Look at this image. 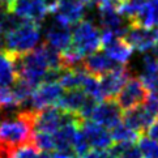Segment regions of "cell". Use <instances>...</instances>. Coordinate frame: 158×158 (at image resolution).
I'll return each mask as SVG.
<instances>
[{
    "instance_id": "obj_3",
    "label": "cell",
    "mask_w": 158,
    "mask_h": 158,
    "mask_svg": "<svg viewBox=\"0 0 158 158\" xmlns=\"http://www.w3.org/2000/svg\"><path fill=\"white\" fill-rule=\"evenodd\" d=\"M101 46H102L101 33L92 21L81 20L73 26L72 47L81 56L86 58L88 55L97 51Z\"/></svg>"
},
{
    "instance_id": "obj_23",
    "label": "cell",
    "mask_w": 158,
    "mask_h": 158,
    "mask_svg": "<svg viewBox=\"0 0 158 158\" xmlns=\"http://www.w3.org/2000/svg\"><path fill=\"white\" fill-rule=\"evenodd\" d=\"M144 136V135H143ZM139 148L145 158H158V141L149 139L148 136L139 139Z\"/></svg>"
},
{
    "instance_id": "obj_25",
    "label": "cell",
    "mask_w": 158,
    "mask_h": 158,
    "mask_svg": "<svg viewBox=\"0 0 158 158\" xmlns=\"http://www.w3.org/2000/svg\"><path fill=\"white\" fill-rule=\"evenodd\" d=\"M141 157H143V153H141L139 145L131 144L129 146H127L116 158H141Z\"/></svg>"
},
{
    "instance_id": "obj_6",
    "label": "cell",
    "mask_w": 158,
    "mask_h": 158,
    "mask_svg": "<svg viewBox=\"0 0 158 158\" xmlns=\"http://www.w3.org/2000/svg\"><path fill=\"white\" fill-rule=\"evenodd\" d=\"M64 88L59 81H44L38 85L34 92L31 93L30 102L33 110L41 111L48 107H54L60 102L61 97L64 95Z\"/></svg>"
},
{
    "instance_id": "obj_16",
    "label": "cell",
    "mask_w": 158,
    "mask_h": 158,
    "mask_svg": "<svg viewBox=\"0 0 158 158\" xmlns=\"http://www.w3.org/2000/svg\"><path fill=\"white\" fill-rule=\"evenodd\" d=\"M157 118L152 116L148 111L145 110V107L141 105L135 107L132 110L124 111L123 115V123L127 127H129L132 131L137 132L139 135H145V132L148 131V128L150 127V124L153 123Z\"/></svg>"
},
{
    "instance_id": "obj_18",
    "label": "cell",
    "mask_w": 158,
    "mask_h": 158,
    "mask_svg": "<svg viewBox=\"0 0 158 158\" xmlns=\"http://www.w3.org/2000/svg\"><path fill=\"white\" fill-rule=\"evenodd\" d=\"M89 99L90 97L82 89H71L64 93L58 106L64 111H68L71 114H75L80 118V114L89 102Z\"/></svg>"
},
{
    "instance_id": "obj_12",
    "label": "cell",
    "mask_w": 158,
    "mask_h": 158,
    "mask_svg": "<svg viewBox=\"0 0 158 158\" xmlns=\"http://www.w3.org/2000/svg\"><path fill=\"white\" fill-rule=\"evenodd\" d=\"M122 109L115 99H106L95 106L90 120L98 123L107 129H112L123 122Z\"/></svg>"
},
{
    "instance_id": "obj_27",
    "label": "cell",
    "mask_w": 158,
    "mask_h": 158,
    "mask_svg": "<svg viewBox=\"0 0 158 158\" xmlns=\"http://www.w3.org/2000/svg\"><path fill=\"white\" fill-rule=\"evenodd\" d=\"M145 136H148L149 139L154 140V141H158V119H156L153 123L150 124L148 131L145 132Z\"/></svg>"
},
{
    "instance_id": "obj_20",
    "label": "cell",
    "mask_w": 158,
    "mask_h": 158,
    "mask_svg": "<svg viewBox=\"0 0 158 158\" xmlns=\"http://www.w3.org/2000/svg\"><path fill=\"white\" fill-rule=\"evenodd\" d=\"M111 137L112 141H115V143H136L141 137V135L132 131L131 128L127 127L122 122L111 129Z\"/></svg>"
},
{
    "instance_id": "obj_10",
    "label": "cell",
    "mask_w": 158,
    "mask_h": 158,
    "mask_svg": "<svg viewBox=\"0 0 158 158\" xmlns=\"http://www.w3.org/2000/svg\"><path fill=\"white\" fill-rule=\"evenodd\" d=\"M50 8L51 13L55 15V19L68 25H76L80 22L88 9L84 0H52Z\"/></svg>"
},
{
    "instance_id": "obj_29",
    "label": "cell",
    "mask_w": 158,
    "mask_h": 158,
    "mask_svg": "<svg viewBox=\"0 0 158 158\" xmlns=\"http://www.w3.org/2000/svg\"><path fill=\"white\" fill-rule=\"evenodd\" d=\"M3 42V37H2V34H0V43Z\"/></svg>"
},
{
    "instance_id": "obj_14",
    "label": "cell",
    "mask_w": 158,
    "mask_h": 158,
    "mask_svg": "<svg viewBox=\"0 0 158 158\" xmlns=\"http://www.w3.org/2000/svg\"><path fill=\"white\" fill-rule=\"evenodd\" d=\"M71 25L55 19V21L46 30V43L61 54L72 46V30Z\"/></svg>"
},
{
    "instance_id": "obj_8",
    "label": "cell",
    "mask_w": 158,
    "mask_h": 158,
    "mask_svg": "<svg viewBox=\"0 0 158 158\" xmlns=\"http://www.w3.org/2000/svg\"><path fill=\"white\" fill-rule=\"evenodd\" d=\"M124 39L131 44L133 50L144 54L158 47V29L144 27L137 24H131Z\"/></svg>"
},
{
    "instance_id": "obj_30",
    "label": "cell",
    "mask_w": 158,
    "mask_h": 158,
    "mask_svg": "<svg viewBox=\"0 0 158 158\" xmlns=\"http://www.w3.org/2000/svg\"><path fill=\"white\" fill-rule=\"evenodd\" d=\"M73 158H78V157H73Z\"/></svg>"
},
{
    "instance_id": "obj_28",
    "label": "cell",
    "mask_w": 158,
    "mask_h": 158,
    "mask_svg": "<svg viewBox=\"0 0 158 158\" xmlns=\"http://www.w3.org/2000/svg\"><path fill=\"white\" fill-rule=\"evenodd\" d=\"M10 2V0H0V8H7L8 3Z\"/></svg>"
},
{
    "instance_id": "obj_17",
    "label": "cell",
    "mask_w": 158,
    "mask_h": 158,
    "mask_svg": "<svg viewBox=\"0 0 158 158\" xmlns=\"http://www.w3.org/2000/svg\"><path fill=\"white\" fill-rule=\"evenodd\" d=\"M17 81V54L4 48L0 51V86H10Z\"/></svg>"
},
{
    "instance_id": "obj_1",
    "label": "cell",
    "mask_w": 158,
    "mask_h": 158,
    "mask_svg": "<svg viewBox=\"0 0 158 158\" xmlns=\"http://www.w3.org/2000/svg\"><path fill=\"white\" fill-rule=\"evenodd\" d=\"M35 110H24L0 123V145L8 150L33 141Z\"/></svg>"
},
{
    "instance_id": "obj_26",
    "label": "cell",
    "mask_w": 158,
    "mask_h": 158,
    "mask_svg": "<svg viewBox=\"0 0 158 158\" xmlns=\"http://www.w3.org/2000/svg\"><path fill=\"white\" fill-rule=\"evenodd\" d=\"M84 158H114L109 149H94L90 150Z\"/></svg>"
},
{
    "instance_id": "obj_4",
    "label": "cell",
    "mask_w": 158,
    "mask_h": 158,
    "mask_svg": "<svg viewBox=\"0 0 158 158\" xmlns=\"http://www.w3.org/2000/svg\"><path fill=\"white\" fill-rule=\"evenodd\" d=\"M76 120H81V119L75 114L64 111L59 106L48 107V109L35 112L34 131L55 133L65 124H68L71 122H76Z\"/></svg>"
},
{
    "instance_id": "obj_21",
    "label": "cell",
    "mask_w": 158,
    "mask_h": 158,
    "mask_svg": "<svg viewBox=\"0 0 158 158\" xmlns=\"http://www.w3.org/2000/svg\"><path fill=\"white\" fill-rule=\"evenodd\" d=\"M22 99L15 90V88L0 86V109H10V107L21 106Z\"/></svg>"
},
{
    "instance_id": "obj_22",
    "label": "cell",
    "mask_w": 158,
    "mask_h": 158,
    "mask_svg": "<svg viewBox=\"0 0 158 158\" xmlns=\"http://www.w3.org/2000/svg\"><path fill=\"white\" fill-rule=\"evenodd\" d=\"M42 156V152L33 143H30L13 149L10 152L9 158H43Z\"/></svg>"
},
{
    "instance_id": "obj_13",
    "label": "cell",
    "mask_w": 158,
    "mask_h": 158,
    "mask_svg": "<svg viewBox=\"0 0 158 158\" xmlns=\"http://www.w3.org/2000/svg\"><path fill=\"white\" fill-rule=\"evenodd\" d=\"M80 131L88 140L90 148L94 149H109L112 143L111 132L109 129L99 126L93 120H82L80 123Z\"/></svg>"
},
{
    "instance_id": "obj_15",
    "label": "cell",
    "mask_w": 158,
    "mask_h": 158,
    "mask_svg": "<svg viewBox=\"0 0 158 158\" xmlns=\"http://www.w3.org/2000/svg\"><path fill=\"white\" fill-rule=\"evenodd\" d=\"M120 64L112 60L106 52H93L84 59L82 67L88 73L97 77H102L106 73L116 69Z\"/></svg>"
},
{
    "instance_id": "obj_9",
    "label": "cell",
    "mask_w": 158,
    "mask_h": 158,
    "mask_svg": "<svg viewBox=\"0 0 158 158\" xmlns=\"http://www.w3.org/2000/svg\"><path fill=\"white\" fill-rule=\"evenodd\" d=\"M101 41H102L103 52H106L112 60H115L120 65H127L129 63L133 48L124 38L116 37L114 33L109 30H102Z\"/></svg>"
},
{
    "instance_id": "obj_11",
    "label": "cell",
    "mask_w": 158,
    "mask_h": 158,
    "mask_svg": "<svg viewBox=\"0 0 158 158\" xmlns=\"http://www.w3.org/2000/svg\"><path fill=\"white\" fill-rule=\"evenodd\" d=\"M131 72L132 71L128 65H119L116 69L99 77L103 101L115 99V97L119 94L122 88L124 86V84L131 78Z\"/></svg>"
},
{
    "instance_id": "obj_19",
    "label": "cell",
    "mask_w": 158,
    "mask_h": 158,
    "mask_svg": "<svg viewBox=\"0 0 158 158\" xmlns=\"http://www.w3.org/2000/svg\"><path fill=\"white\" fill-rule=\"evenodd\" d=\"M132 22L144 27H157L158 29V0H149Z\"/></svg>"
},
{
    "instance_id": "obj_7",
    "label": "cell",
    "mask_w": 158,
    "mask_h": 158,
    "mask_svg": "<svg viewBox=\"0 0 158 158\" xmlns=\"http://www.w3.org/2000/svg\"><path fill=\"white\" fill-rule=\"evenodd\" d=\"M149 95L148 89L145 88L141 78L131 77L124 84V86L116 95V102L123 111L132 110L135 107L144 105Z\"/></svg>"
},
{
    "instance_id": "obj_24",
    "label": "cell",
    "mask_w": 158,
    "mask_h": 158,
    "mask_svg": "<svg viewBox=\"0 0 158 158\" xmlns=\"http://www.w3.org/2000/svg\"><path fill=\"white\" fill-rule=\"evenodd\" d=\"M145 107V110L149 112L152 116L157 118L158 116V94L154 93H149L148 98L143 105Z\"/></svg>"
},
{
    "instance_id": "obj_2",
    "label": "cell",
    "mask_w": 158,
    "mask_h": 158,
    "mask_svg": "<svg viewBox=\"0 0 158 158\" xmlns=\"http://www.w3.org/2000/svg\"><path fill=\"white\" fill-rule=\"evenodd\" d=\"M41 39V26L38 22L27 21L13 15L3 34L4 48L15 54H26L35 48Z\"/></svg>"
},
{
    "instance_id": "obj_5",
    "label": "cell",
    "mask_w": 158,
    "mask_h": 158,
    "mask_svg": "<svg viewBox=\"0 0 158 158\" xmlns=\"http://www.w3.org/2000/svg\"><path fill=\"white\" fill-rule=\"evenodd\" d=\"M5 9L16 17L33 22L44 20L51 12L50 3L46 0H10Z\"/></svg>"
}]
</instances>
